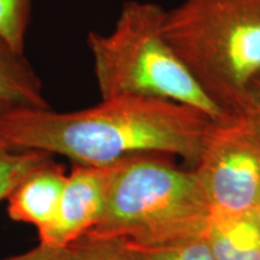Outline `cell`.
Segmentation results:
<instances>
[{"label":"cell","mask_w":260,"mask_h":260,"mask_svg":"<svg viewBox=\"0 0 260 260\" xmlns=\"http://www.w3.org/2000/svg\"><path fill=\"white\" fill-rule=\"evenodd\" d=\"M212 122L180 103L119 95L71 112L6 109L0 113V138L12 147L63 155L86 167L154 153L181 157L194 168Z\"/></svg>","instance_id":"1"},{"label":"cell","mask_w":260,"mask_h":260,"mask_svg":"<svg viewBox=\"0 0 260 260\" xmlns=\"http://www.w3.org/2000/svg\"><path fill=\"white\" fill-rule=\"evenodd\" d=\"M172 158L136 154L110 165L103 214L82 240L145 248L204 234L211 211L203 186Z\"/></svg>","instance_id":"2"},{"label":"cell","mask_w":260,"mask_h":260,"mask_svg":"<svg viewBox=\"0 0 260 260\" xmlns=\"http://www.w3.org/2000/svg\"><path fill=\"white\" fill-rule=\"evenodd\" d=\"M167 11L154 3L129 0L112 31L89 32L98 88L103 99L135 95L194 107L219 122L230 117L194 79L165 37Z\"/></svg>","instance_id":"3"},{"label":"cell","mask_w":260,"mask_h":260,"mask_svg":"<svg viewBox=\"0 0 260 260\" xmlns=\"http://www.w3.org/2000/svg\"><path fill=\"white\" fill-rule=\"evenodd\" d=\"M165 37L214 103L233 116L260 76V0H186Z\"/></svg>","instance_id":"4"},{"label":"cell","mask_w":260,"mask_h":260,"mask_svg":"<svg viewBox=\"0 0 260 260\" xmlns=\"http://www.w3.org/2000/svg\"><path fill=\"white\" fill-rule=\"evenodd\" d=\"M210 214L255 212L260 205V141L235 116L212 122L194 167Z\"/></svg>","instance_id":"5"},{"label":"cell","mask_w":260,"mask_h":260,"mask_svg":"<svg viewBox=\"0 0 260 260\" xmlns=\"http://www.w3.org/2000/svg\"><path fill=\"white\" fill-rule=\"evenodd\" d=\"M109 186V167L73 164L56 217L39 230V243L68 247L81 241L102 217Z\"/></svg>","instance_id":"6"},{"label":"cell","mask_w":260,"mask_h":260,"mask_svg":"<svg viewBox=\"0 0 260 260\" xmlns=\"http://www.w3.org/2000/svg\"><path fill=\"white\" fill-rule=\"evenodd\" d=\"M68 174L53 155L32 169L8 197V214L15 222L44 229L56 217Z\"/></svg>","instance_id":"7"},{"label":"cell","mask_w":260,"mask_h":260,"mask_svg":"<svg viewBox=\"0 0 260 260\" xmlns=\"http://www.w3.org/2000/svg\"><path fill=\"white\" fill-rule=\"evenodd\" d=\"M204 236L217 260H260V222L255 212L210 214Z\"/></svg>","instance_id":"8"},{"label":"cell","mask_w":260,"mask_h":260,"mask_svg":"<svg viewBox=\"0 0 260 260\" xmlns=\"http://www.w3.org/2000/svg\"><path fill=\"white\" fill-rule=\"evenodd\" d=\"M0 103L10 109H50L42 83L24 56L0 37Z\"/></svg>","instance_id":"9"},{"label":"cell","mask_w":260,"mask_h":260,"mask_svg":"<svg viewBox=\"0 0 260 260\" xmlns=\"http://www.w3.org/2000/svg\"><path fill=\"white\" fill-rule=\"evenodd\" d=\"M51 154L12 147L0 138V201L8 197L32 169Z\"/></svg>","instance_id":"10"},{"label":"cell","mask_w":260,"mask_h":260,"mask_svg":"<svg viewBox=\"0 0 260 260\" xmlns=\"http://www.w3.org/2000/svg\"><path fill=\"white\" fill-rule=\"evenodd\" d=\"M132 248L135 249L144 260H217L204 234L183 237L164 245Z\"/></svg>","instance_id":"11"},{"label":"cell","mask_w":260,"mask_h":260,"mask_svg":"<svg viewBox=\"0 0 260 260\" xmlns=\"http://www.w3.org/2000/svg\"><path fill=\"white\" fill-rule=\"evenodd\" d=\"M30 4L31 0H0V37L19 51H24Z\"/></svg>","instance_id":"12"},{"label":"cell","mask_w":260,"mask_h":260,"mask_svg":"<svg viewBox=\"0 0 260 260\" xmlns=\"http://www.w3.org/2000/svg\"><path fill=\"white\" fill-rule=\"evenodd\" d=\"M71 260H144L132 247L117 241H81Z\"/></svg>","instance_id":"13"},{"label":"cell","mask_w":260,"mask_h":260,"mask_svg":"<svg viewBox=\"0 0 260 260\" xmlns=\"http://www.w3.org/2000/svg\"><path fill=\"white\" fill-rule=\"evenodd\" d=\"M233 116L241 119L260 141V76L248 87Z\"/></svg>","instance_id":"14"},{"label":"cell","mask_w":260,"mask_h":260,"mask_svg":"<svg viewBox=\"0 0 260 260\" xmlns=\"http://www.w3.org/2000/svg\"><path fill=\"white\" fill-rule=\"evenodd\" d=\"M77 248V242L68 247H54L39 243V246L30 251L3 260H71L76 254Z\"/></svg>","instance_id":"15"},{"label":"cell","mask_w":260,"mask_h":260,"mask_svg":"<svg viewBox=\"0 0 260 260\" xmlns=\"http://www.w3.org/2000/svg\"><path fill=\"white\" fill-rule=\"evenodd\" d=\"M6 109H10V107H9V106H6V105H4V104H3V103H0V113L4 112Z\"/></svg>","instance_id":"16"},{"label":"cell","mask_w":260,"mask_h":260,"mask_svg":"<svg viewBox=\"0 0 260 260\" xmlns=\"http://www.w3.org/2000/svg\"><path fill=\"white\" fill-rule=\"evenodd\" d=\"M255 213H256V216H258V219H259V222H260V205L258 206V209H256Z\"/></svg>","instance_id":"17"}]
</instances>
